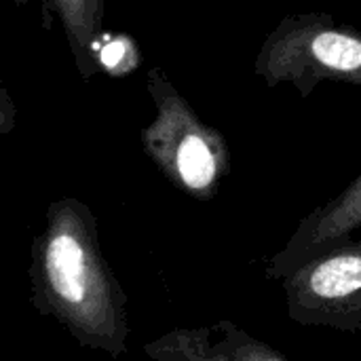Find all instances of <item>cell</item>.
<instances>
[{"mask_svg":"<svg viewBox=\"0 0 361 361\" xmlns=\"http://www.w3.org/2000/svg\"><path fill=\"white\" fill-rule=\"evenodd\" d=\"M30 305L85 349L112 357L125 351V294L102 254L87 203L72 197L49 203L44 226L32 239Z\"/></svg>","mask_w":361,"mask_h":361,"instance_id":"obj_1","label":"cell"},{"mask_svg":"<svg viewBox=\"0 0 361 361\" xmlns=\"http://www.w3.org/2000/svg\"><path fill=\"white\" fill-rule=\"evenodd\" d=\"M47 8L61 21L68 47L82 80H91L99 70L93 47L102 32L104 0H44Z\"/></svg>","mask_w":361,"mask_h":361,"instance_id":"obj_2","label":"cell"},{"mask_svg":"<svg viewBox=\"0 0 361 361\" xmlns=\"http://www.w3.org/2000/svg\"><path fill=\"white\" fill-rule=\"evenodd\" d=\"M144 142L146 148L157 157V161L169 163V167L190 190H203L214 180L216 161L201 135L186 133L184 137L178 140V144L171 140L144 135Z\"/></svg>","mask_w":361,"mask_h":361,"instance_id":"obj_3","label":"cell"},{"mask_svg":"<svg viewBox=\"0 0 361 361\" xmlns=\"http://www.w3.org/2000/svg\"><path fill=\"white\" fill-rule=\"evenodd\" d=\"M309 286L319 298H341L361 288L360 256H336L315 267Z\"/></svg>","mask_w":361,"mask_h":361,"instance_id":"obj_4","label":"cell"},{"mask_svg":"<svg viewBox=\"0 0 361 361\" xmlns=\"http://www.w3.org/2000/svg\"><path fill=\"white\" fill-rule=\"evenodd\" d=\"M361 222V180L349 190L347 197H343L341 203H336V207L319 222L317 231L311 235L309 239V247H319L324 243L334 241L336 237L349 233L353 226H357Z\"/></svg>","mask_w":361,"mask_h":361,"instance_id":"obj_5","label":"cell"},{"mask_svg":"<svg viewBox=\"0 0 361 361\" xmlns=\"http://www.w3.org/2000/svg\"><path fill=\"white\" fill-rule=\"evenodd\" d=\"M95 63L99 72L110 76H123L137 66V51L129 36L99 32L93 47Z\"/></svg>","mask_w":361,"mask_h":361,"instance_id":"obj_6","label":"cell"},{"mask_svg":"<svg viewBox=\"0 0 361 361\" xmlns=\"http://www.w3.org/2000/svg\"><path fill=\"white\" fill-rule=\"evenodd\" d=\"M313 53L322 63L341 72L361 68V42L338 32L319 34L313 42Z\"/></svg>","mask_w":361,"mask_h":361,"instance_id":"obj_7","label":"cell"},{"mask_svg":"<svg viewBox=\"0 0 361 361\" xmlns=\"http://www.w3.org/2000/svg\"><path fill=\"white\" fill-rule=\"evenodd\" d=\"M15 127H17V106L8 89L0 80V135L13 133Z\"/></svg>","mask_w":361,"mask_h":361,"instance_id":"obj_8","label":"cell"},{"mask_svg":"<svg viewBox=\"0 0 361 361\" xmlns=\"http://www.w3.org/2000/svg\"><path fill=\"white\" fill-rule=\"evenodd\" d=\"M27 2H30V0H15V4H17V6H21V8H23V6H27Z\"/></svg>","mask_w":361,"mask_h":361,"instance_id":"obj_9","label":"cell"}]
</instances>
